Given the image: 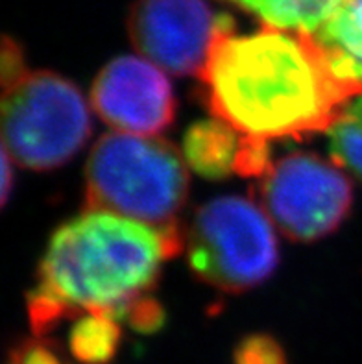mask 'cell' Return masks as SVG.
<instances>
[{
    "mask_svg": "<svg viewBox=\"0 0 362 364\" xmlns=\"http://www.w3.org/2000/svg\"><path fill=\"white\" fill-rule=\"evenodd\" d=\"M233 26L206 0H135L128 17L133 46L166 73L202 76L216 39Z\"/></svg>",
    "mask_w": 362,
    "mask_h": 364,
    "instance_id": "obj_7",
    "label": "cell"
},
{
    "mask_svg": "<svg viewBox=\"0 0 362 364\" xmlns=\"http://www.w3.org/2000/svg\"><path fill=\"white\" fill-rule=\"evenodd\" d=\"M272 165L274 161H272L270 141L243 135L235 174L243 176V178H262L270 171Z\"/></svg>",
    "mask_w": 362,
    "mask_h": 364,
    "instance_id": "obj_15",
    "label": "cell"
},
{
    "mask_svg": "<svg viewBox=\"0 0 362 364\" xmlns=\"http://www.w3.org/2000/svg\"><path fill=\"white\" fill-rule=\"evenodd\" d=\"M357 80H358V82H361V83H362V69H361V70H358V74H357Z\"/></svg>",
    "mask_w": 362,
    "mask_h": 364,
    "instance_id": "obj_20",
    "label": "cell"
},
{
    "mask_svg": "<svg viewBox=\"0 0 362 364\" xmlns=\"http://www.w3.org/2000/svg\"><path fill=\"white\" fill-rule=\"evenodd\" d=\"M329 152L336 165L344 166L362 181V128L348 113H340L329 129Z\"/></svg>",
    "mask_w": 362,
    "mask_h": 364,
    "instance_id": "obj_13",
    "label": "cell"
},
{
    "mask_svg": "<svg viewBox=\"0 0 362 364\" xmlns=\"http://www.w3.org/2000/svg\"><path fill=\"white\" fill-rule=\"evenodd\" d=\"M8 364H67L43 338H30L9 351Z\"/></svg>",
    "mask_w": 362,
    "mask_h": 364,
    "instance_id": "obj_16",
    "label": "cell"
},
{
    "mask_svg": "<svg viewBox=\"0 0 362 364\" xmlns=\"http://www.w3.org/2000/svg\"><path fill=\"white\" fill-rule=\"evenodd\" d=\"M312 37L340 76L358 82L357 74L362 69V0H344Z\"/></svg>",
    "mask_w": 362,
    "mask_h": 364,
    "instance_id": "obj_10",
    "label": "cell"
},
{
    "mask_svg": "<svg viewBox=\"0 0 362 364\" xmlns=\"http://www.w3.org/2000/svg\"><path fill=\"white\" fill-rule=\"evenodd\" d=\"M233 364H289L283 348L268 335H252L237 344Z\"/></svg>",
    "mask_w": 362,
    "mask_h": 364,
    "instance_id": "obj_14",
    "label": "cell"
},
{
    "mask_svg": "<svg viewBox=\"0 0 362 364\" xmlns=\"http://www.w3.org/2000/svg\"><path fill=\"white\" fill-rule=\"evenodd\" d=\"M342 111H344V113H348V115L351 117V119H353L355 122H357V124L362 128V92L361 95H357L355 98H351V100L346 104V107Z\"/></svg>",
    "mask_w": 362,
    "mask_h": 364,
    "instance_id": "obj_19",
    "label": "cell"
},
{
    "mask_svg": "<svg viewBox=\"0 0 362 364\" xmlns=\"http://www.w3.org/2000/svg\"><path fill=\"white\" fill-rule=\"evenodd\" d=\"M257 17L265 26L292 33H316L344 0H224Z\"/></svg>",
    "mask_w": 362,
    "mask_h": 364,
    "instance_id": "obj_11",
    "label": "cell"
},
{
    "mask_svg": "<svg viewBox=\"0 0 362 364\" xmlns=\"http://www.w3.org/2000/svg\"><path fill=\"white\" fill-rule=\"evenodd\" d=\"M122 322L110 314H82L74 318L69 348L82 364H110L119 353Z\"/></svg>",
    "mask_w": 362,
    "mask_h": 364,
    "instance_id": "obj_12",
    "label": "cell"
},
{
    "mask_svg": "<svg viewBox=\"0 0 362 364\" xmlns=\"http://www.w3.org/2000/svg\"><path fill=\"white\" fill-rule=\"evenodd\" d=\"M183 248L179 231L156 228L113 213L85 211L55 231L28 294L32 331L43 337L82 314H110L128 322L133 307L150 296L161 264Z\"/></svg>",
    "mask_w": 362,
    "mask_h": 364,
    "instance_id": "obj_2",
    "label": "cell"
},
{
    "mask_svg": "<svg viewBox=\"0 0 362 364\" xmlns=\"http://www.w3.org/2000/svg\"><path fill=\"white\" fill-rule=\"evenodd\" d=\"M91 134L80 89L50 70H28L2 91V148L24 168L52 171L70 161Z\"/></svg>",
    "mask_w": 362,
    "mask_h": 364,
    "instance_id": "obj_4",
    "label": "cell"
},
{
    "mask_svg": "<svg viewBox=\"0 0 362 364\" xmlns=\"http://www.w3.org/2000/svg\"><path fill=\"white\" fill-rule=\"evenodd\" d=\"M262 209L292 240L311 242L346 220L353 187L342 171L312 154H290L274 163L259 183Z\"/></svg>",
    "mask_w": 362,
    "mask_h": 364,
    "instance_id": "obj_6",
    "label": "cell"
},
{
    "mask_svg": "<svg viewBox=\"0 0 362 364\" xmlns=\"http://www.w3.org/2000/svg\"><path fill=\"white\" fill-rule=\"evenodd\" d=\"M11 163H14V157L9 156L6 148H2V205L8 203L9 194H11V181H14Z\"/></svg>",
    "mask_w": 362,
    "mask_h": 364,
    "instance_id": "obj_18",
    "label": "cell"
},
{
    "mask_svg": "<svg viewBox=\"0 0 362 364\" xmlns=\"http://www.w3.org/2000/svg\"><path fill=\"white\" fill-rule=\"evenodd\" d=\"M91 104L104 122L124 134L157 135L174 119V95L163 69L124 55L100 70Z\"/></svg>",
    "mask_w": 362,
    "mask_h": 364,
    "instance_id": "obj_8",
    "label": "cell"
},
{
    "mask_svg": "<svg viewBox=\"0 0 362 364\" xmlns=\"http://www.w3.org/2000/svg\"><path fill=\"white\" fill-rule=\"evenodd\" d=\"M0 69H2V74H0L2 76V91L11 87L28 73L21 46L9 37H4V43H2V65H0Z\"/></svg>",
    "mask_w": 362,
    "mask_h": 364,
    "instance_id": "obj_17",
    "label": "cell"
},
{
    "mask_svg": "<svg viewBox=\"0 0 362 364\" xmlns=\"http://www.w3.org/2000/svg\"><path fill=\"white\" fill-rule=\"evenodd\" d=\"M243 135L220 119L200 120L183 137V157L206 180H225L235 174Z\"/></svg>",
    "mask_w": 362,
    "mask_h": 364,
    "instance_id": "obj_9",
    "label": "cell"
},
{
    "mask_svg": "<svg viewBox=\"0 0 362 364\" xmlns=\"http://www.w3.org/2000/svg\"><path fill=\"white\" fill-rule=\"evenodd\" d=\"M187 194L185 157L165 139L115 132L92 146L85 166L87 211L113 213L161 231H179L176 218Z\"/></svg>",
    "mask_w": 362,
    "mask_h": 364,
    "instance_id": "obj_3",
    "label": "cell"
},
{
    "mask_svg": "<svg viewBox=\"0 0 362 364\" xmlns=\"http://www.w3.org/2000/svg\"><path fill=\"white\" fill-rule=\"evenodd\" d=\"M200 80L209 109L240 135L272 141L327 132L362 83L340 76L307 33L265 26L218 36Z\"/></svg>",
    "mask_w": 362,
    "mask_h": 364,
    "instance_id": "obj_1",
    "label": "cell"
},
{
    "mask_svg": "<svg viewBox=\"0 0 362 364\" xmlns=\"http://www.w3.org/2000/svg\"><path fill=\"white\" fill-rule=\"evenodd\" d=\"M191 270L218 291H250L277 267L274 224L250 200L222 196L194 213L187 233Z\"/></svg>",
    "mask_w": 362,
    "mask_h": 364,
    "instance_id": "obj_5",
    "label": "cell"
}]
</instances>
